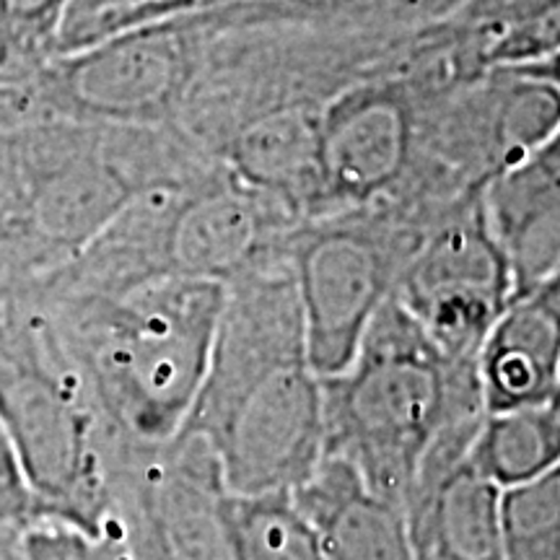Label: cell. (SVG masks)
<instances>
[{
  "instance_id": "cell-1",
  "label": "cell",
  "mask_w": 560,
  "mask_h": 560,
  "mask_svg": "<svg viewBox=\"0 0 560 560\" xmlns=\"http://www.w3.org/2000/svg\"><path fill=\"white\" fill-rule=\"evenodd\" d=\"M182 433L206 441L234 495L293 493L317 470L322 376L285 257L226 285L208 374Z\"/></svg>"
},
{
  "instance_id": "cell-2",
  "label": "cell",
  "mask_w": 560,
  "mask_h": 560,
  "mask_svg": "<svg viewBox=\"0 0 560 560\" xmlns=\"http://www.w3.org/2000/svg\"><path fill=\"white\" fill-rule=\"evenodd\" d=\"M185 16L198 30V60L172 125L213 159L244 125L322 109L353 83L380 79L410 39L371 30L340 0H265Z\"/></svg>"
},
{
  "instance_id": "cell-3",
  "label": "cell",
  "mask_w": 560,
  "mask_h": 560,
  "mask_svg": "<svg viewBox=\"0 0 560 560\" xmlns=\"http://www.w3.org/2000/svg\"><path fill=\"white\" fill-rule=\"evenodd\" d=\"M226 285L159 278L122 296L42 301L52 340L117 452L170 444L208 374Z\"/></svg>"
},
{
  "instance_id": "cell-4",
  "label": "cell",
  "mask_w": 560,
  "mask_h": 560,
  "mask_svg": "<svg viewBox=\"0 0 560 560\" xmlns=\"http://www.w3.org/2000/svg\"><path fill=\"white\" fill-rule=\"evenodd\" d=\"M482 418L475 361L441 353L395 299L374 314L348 366L322 376L325 454L402 509L441 441Z\"/></svg>"
},
{
  "instance_id": "cell-5",
  "label": "cell",
  "mask_w": 560,
  "mask_h": 560,
  "mask_svg": "<svg viewBox=\"0 0 560 560\" xmlns=\"http://www.w3.org/2000/svg\"><path fill=\"white\" fill-rule=\"evenodd\" d=\"M0 420L47 522L104 535L117 446L32 299L0 314Z\"/></svg>"
},
{
  "instance_id": "cell-6",
  "label": "cell",
  "mask_w": 560,
  "mask_h": 560,
  "mask_svg": "<svg viewBox=\"0 0 560 560\" xmlns=\"http://www.w3.org/2000/svg\"><path fill=\"white\" fill-rule=\"evenodd\" d=\"M429 226L400 202L376 200L291 231L285 257L319 376L348 366Z\"/></svg>"
},
{
  "instance_id": "cell-7",
  "label": "cell",
  "mask_w": 560,
  "mask_h": 560,
  "mask_svg": "<svg viewBox=\"0 0 560 560\" xmlns=\"http://www.w3.org/2000/svg\"><path fill=\"white\" fill-rule=\"evenodd\" d=\"M195 60L198 30L190 16H174L55 55L39 70V86L58 120L172 125Z\"/></svg>"
},
{
  "instance_id": "cell-8",
  "label": "cell",
  "mask_w": 560,
  "mask_h": 560,
  "mask_svg": "<svg viewBox=\"0 0 560 560\" xmlns=\"http://www.w3.org/2000/svg\"><path fill=\"white\" fill-rule=\"evenodd\" d=\"M226 495L206 441L179 433L164 446L117 454L107 529L130 560H231Z\"/></svg>"
},
{
  "instance_id": "cell-9",
  "label": "cell",
  "mask_w": 560,
  "mask_h": 560,
  "mask_svg": "<svg viewBox=\"0 0 560 560\" xmlns=\"http://www.w3.org/2000/svg\"><path fill=\"white\" fill-rule=\"evenodd\" d=\"M392 299L429 332L441 353L475 361L482 338L514 301V280L482 208V192L425 229Z\"/></svg>"
},
{
  "instance_id": "cell-10",
  "label": "cell",
  "mask_w": 560,
  "mask_h": 560,
  "mask_svg": "<svg viewBox=\"0 0 560 560\" xmlns=\"http://www.w3.org/2000/svg\"><path fill=\"white\" fill-rule=\"evenodd\" d=\"M416 153V104L395 79H366L319 109L327 215L387 198Z\"/></svg>"
},
{
  "instance_id": "cell-11",
  "label": "cell",
  "mask_w": 560,
  "mask_h": 560,
  "mask_svg": "<svg viewBox=\"0 0 560 560\" xmlns=\"http://www.w3.org/2000/svg\"><path fill=\"white\" fill-rule=\"evenodd\" d=\"M475 433L439 444L405 501L416 560H503L501 490L472 467Z\"/></svg>"
},
{
  "instance_id": "cell-12",
  "label": "cell",
  "mask_w": 560,
  "mask_h": 560,
  "mask_svg": "<svg viewBox=\"0 0 560 560\" xmlns=\"http://www.w3.org/2000/svg\"><path fill=\"white\" fill-rule=\"evenodd\" d=\"M482 208L506 257L514 299L560 276V136L482 190Z\"/></svg>"
},
{
  "instance_id": "cell-13",
  "label": "cell",
  "mask_w": 560,
  "mask_h": 560,
  "mask_svg": "<svg viewBox=\"0 0 560 560\" xmlns=\"http://www.w3.org/2000/svg\"><path fill=\"white\" fill-rule=\"evenodd\" d=\"M219 161L231 179L278 202L299 223L327 215L319 109H285L244 125Z\"/></svg>"
},
{
  "instance_id": "cell-14",
  "label": "cell",
  "mask_w": 560,
  "mask_h": 560,
  "mask_svg": "<svg viewBox=\"0 0 560 560\" xmlns=\"http://www.w3.org/2000/svg\"><path fill=\"white\" fill-rule=\"evenodd\" d=\"M475 371L486 412L552 405L560 380V312L542 289L514 299L482 338Z\"/></svg>"
},
{
  "instance_id": "cell-15",
  "label": "cell",
  "mask_w": 560,
  "mask_h": 560,
  "mask_svg": "<svg viewBox=\"0 0 560 560\" xmlns=\"http://www.w3.org/2000/svg\"><path fill=\"white\" fill-rule=\"evenodd\" d=\"M291 501L317 532L327 560H416L405 509L374 493L338 457L325 454Z\"/></svg>"
},
{
  "instance_id": "cell-16",
  "label": "cell",
  "mask_w": 560,
  "mask_h": 560,
  "mask_svg": "<svg viewBox=\"0 0 560 560\" xmlns=\"http://www.w3.org/2000/svg\"><path fill=\"white\" fill-rule=\"evenodd\" d=\"M470 462L499 490L532 482L560 465V410L556 405L486 412Z\"/></svg>"
},
{
  "instance_id": "cell-17",
  "label": "cell",
  "mask_w": 560,
  "mask_h": 560,
  "mask_svg": "<svg viewBox=\"0 0 560 560\" xmlns=\"http://www.w3.org/2000/svg\"><path fill=\"white\" fill-rule=\"evenodd\" d=\"M223 522L231 560H327L317 532L291 501V493H229Z\"/></svg>"
},
{
  "instance_id": "cell-18",
  "label": "cell",
  "mask_w": 560,
  "mask_h": 560,
  "mask_svg": "<svg viewBox=\"0 0 560 560\" xmlns=\"http://www.w3.org/2000/svg\"><path fill=\"white\" fill-rule=\"evenodd\" d=\"M499 524L503 560H560V465L501 490Z\"/></svg>"
},
{
  "instance_id": "cell-19",
  "label": "cell",
  "mask_w": 560,
  "mask_h": 560,
  "mask_svg": "<svg viewBox=\"0 0 560 560\" xmlns=\"http://www.w3.org/2000/svg\"><path fill=\"white\" fill-rule=\"evenodd\" d=\"M350 16H355L371 30L392 37L412 34L444 24L470 5V0H340Z\"/></svg>"
},
{
  "instance_id": "cell-20",
  "label": "cell",
  "mask_w": 560,
  "mask_h": 560,
  "mask_svg": "<svg viewBox=\"0 0 560 560\" xmlns=\"http://www.w3.org/2000/svg\"><path fill=\"white\" fill-rule=\"evenodd\" d=\"M24 560H130L125 545L107 529L104 535L68 527L60 522H42L21 537Z\"/></svg>"
},
{
  "instance_id": "cell-21",
  "label": "cell",
  "mask_w": 560,
  "mask_h": 560,
  "mask_svg": "<svg viewBox=\"0 0 560 560\" xmlns=\"http://www.w3.org/2000/svg\"><path fill=\"white\" fill-rule=\"evenodd\" d=\"M42 522H47V511L26 475L9 429L0 420V532L24 535Z\"/></svg>"
},
{
  "instance_id": "cell-22",
  "label": "cell",
  "mask_w": 560,
  "mask_h": 560,
  "mask_svg": "<svg viewBox=\"0 0 560 560\" xmlns=\"http://www.w3.org/2000/svg\"><path fill=\"white\" fill-rule=\"evenodd\" d=\"M560 50V0L503 34L490 47V66H524Z\"/></svg>"
},
{
  "instance_id": "cell-23",
  "label": "cell",
  "mask_w": 560,
  "mask_h": 560,
  "mask_svg": "<svg viewBox=\"0 0 560 560\" xmlns=\"http://www.w3.org/2000/svg\"><path fill=\"white\" fill-rule=\"evenodd\" d=\"M516 68L524 70V73L535 75V79L548 81L550 86L560 94V50L548 55V58L535 60V62H524V66H516Z\"/></svg>"
},
{
  "instance_id": "cell-24",
  "label": "cell",
  "mask_w": 560,
  "mask_h": 560,
  "mask_svg": "<svg viewBox=\"0 0 560 560\" xmlns=\"http://www.w3.org/2000/svg\"><path fill=\"white\" fill-rule=\"evenodd\" d=\"M21 537L24 535H5V532H0V560H24Z\"/></svg>"
},
{
  "instance_id": "cell-25",
  "label": "cell",
  "mask_w": 560,
  "mask_h": 560,
  "mask_svg": "<svg viewBox=\"0 0 560 560\" xmlns=\"http://www.w3.org/2000/svg\"><path fill=\"white\" fill-rule=\"evenodd\" d=\"M540 289L548 293V296L552 299V304L558 306V312H560V276L558 278H552V280H548V283L545 285H540Z\"/></svg>"
},
{
  "instance_id": "cell-26",
  "label": "cell",
  "mask_w": 560,
  "mask_h": 560,
  "mask_svg": "<svg viewBox=\"0 0 560 560\" xmlns=\"http://www.w3.org/2000/svg\"><path fill=\"white\" fill-rule=\"evenodd\" d=\"M552 405H556V408L560 410V380H558V395H556V402H552Z\"/></svg>"
}]
</instances>
